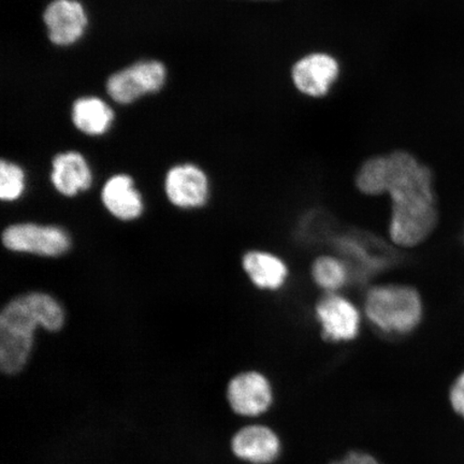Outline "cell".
Wrapping results in <instances>:
<instances>
[{
  "instance_id": "18",
  "label": "cell",
  "mask_w": 464,
  "mask_h": 464,
  "mask_svg": "<svg viewBox=\"0 0 464 464\" xmlns=\"http://www.w3.org/2000/svg\"><path fill=\"white\" fill-rule=\"evenodd\" d=\"M25 189V172L14 162H0V199L14 201Z\"/></svg>"
},
{
  "instance_id": "9",
  "label": "cell",
  "mask_w": 464,
  "mask_h": 464,
  "mask_svg": "<svg viewBox=\"0 0 464 464\" xmlns=\"http://www.w3.org/2000/svg\"><path fill=\"white\" fill-rule=\"evenodd\" d=\"M316 317L324 339L348 342L356 338L361 329V313L350 300L328 294L318 301Z\"/></svg>"
},
{
  "instance_id": "1",
  "label": "cell",
  "mask_w": 464,
  "mask_h": 464,
  "mask_svg": "<svg viewBox=\"0 0 464 464\" xmlns=\"http://www.w3.org/2000/svg\"><path fill=\"white\" fill-rule=\"evenodd\" d=\"M385 194L390 195V237L394 245L414 247L426 241L438 225L433 174L408 150L385 155Z\"/></svg>"
},
{
  "instance_id": "10",
  "label": "cell",
  "mask_w": 464,
  "mask_h": 464,
  "mask_svg": "<svg viewBox=\"0 0 464 464\" xmlns=\"http://www.w3.org/2000/svg\"><path fill=\"white\" fill-rule=\"evenodd\" d=\"M165 191L172 205L182 208H200L208 198V179L205 171L194 164L176 165L168 170Z\"/></svg>"
},
{
  "instance_id": "2",
  "label": "cell",
  "mask_w": 464,
  "mask_h": 464,
  "mask_svg": "<svg viewBox=\"0 0 464 464\" xmlns=\"http://www.w3.org/2000/svg\"><path fill=\"white\" fill-rule=\"evenodd\" d=\"M65 323V313L48 294L20 295L4 307L0 315V369L5 374L19 373L27 363L38 326L58 332Z\"/></svg>"
},
{
  "instance_id": "12",
  "label": "cell",
  "mask_w": 464,
  "mask_h": 464,
  "mask_svg": "<svg viewBox=\"0 0 464 464\" xmlns=\"http://www.w3.org/2000/svg\"><path fill=\"white\" fill-rule=\"evenodd\" d=\"M51 182L58 193L65 197L90 189L92 173L89 162L77 150L56 154L52 160Z\"/></svg>"
},
{
  "instance_id": "17",
  "label": "cell",
  "mask_w": 464,
  "mask_h": 464,
  "mask_svg": "<svg viewBox=\"0 0 464 464\" xmlns=\"http://www.w3.org/2000/svg\"><path fill=\"white\" fill-rule=\"evenodd\" d=\"M356 187L365 196L385 194V155H375L362 162L356 174Z\"/></svg>"
},
{
  "instance_id": "6",
  "label": "cell",
  "mask_w": 464,
  "mask_h": 464,
  "mask_svg": "<svg viewBox=\"0 0 464 464\" xmlns=\"http://www.w3.org/2000/svg\"><path fill=\"white\" fill-rule=\"evenodd\" d=\"M341 72L340 63L326 52H312L292 68V80L301 94L311 98H322L329 94Z\"/></svg>"
},
{
  "instance_id": "8",
  "label": "cell",
  "mask_w": 464,
  "mask_h": 464,
  "mask_svg": "<svg viewBox=\"0 0 464 464\" xmlns=\"http://www.w3.org/2000/svg\"><path fill=\"white\" fill-rule=\"evenodd\" d=\"M227 399L236 414L258 417L270 410L275 397L268 377L257 371H246L230 381Z\"/></svg>"
},
{
  "instance_id": "11",
  "label": "cell",
  "mask_w": 464,
  "mask_h": 464,
  "mask_svg": "<svg viewBox=\"0 0 464 464\" xmlns=\"http://www.w3.org/2000/svg\"><path fill=\"white\" fill-rule=\"evenodd\" d=\"M237 458L252 464H271L281 456L280 437L268 426L252 425L240 429L231 440Z\"/></svg>"
},
{
  "instance_id": "3",
  "label": "cell",
  "mask_w": 464,
  "mask_h": 464,
  "mask_svg": "<svg viewBox=\"0 0 464 464\" xmlns=\"http://www.w3.org/2000/svg\"><path fill=\"white\" fill-rule=\"evenodd\" d=\"M364 312L381 332L408 334L420 326L423 306L420 293L413 287L387 284L369 290Z\"/></svg>"
},
{
  "instance_id": "7",
  "label": "cell",
  "mask_w": 464,
  "mask_h": 464,
  "mask_svg": "<svg viewBox=\"0 0 464 464\" xmlns=\"http://www.w3.org/2000/svg\"><path fill=\"white\" fill-rule=\"evenodd\" d=\"M43 20L49 42L61 48L77 44L89 25V16L79 0H52Z\"/></svg>"
},
{
  "instance_id": "15",
  "label": "cell",
  "mask_w": 464,
  "mask_h": 464,
  "mask_svg": "<svg viewBox=\"0 0 464 464\" xmlns=\"http://www.w3.org/2000/svg\"><path fill=\"white\" fill-rule=\"evenodd\" d=\"M242 265L249 280L260 289H280L288 276L286 264L268 252H248L243 257Z\"/></svg>"
},
{
  "instance_id": "19",
  "label": "cell",
  "mask_w": 464,
  "mask_h": 464,
  "mask_svg": "<svg viewBox=\"0 0 464 464\" xmlns=\"http://www.w3.org/2000/svg\"><path fill=\"white\" fill-rule=\"evenodd\" d=\"M450 402L455 413L464 420V372L457 377L450 388Z\"/></svg>"
},
{
  "instance_id": "21",
  "label": "cell",
  "mask_w": 464,
  "mask_h": 464,
  "mask_svg": "<svg viewBox=\"0 0 464 464\" xmlns=\"http://www.w3.org/2000/svg\"><path fill=\"white\" fill-rule=\"evenodd\" d=\"M330 464H340V461L339 460L338 461H334V462L330 463Z\"/></svg>"
},
{
  "instance_id": "16",
  "label": "cell",
  "mask_w": 464,
  "mask_h": 464,
  "mask_svg": "<svg viewBox=\"0 0 464 464\" xmlns=\"http://www.w3.org/2000/svg\"><path fill=\"white\" fill-rule=\"evenodd\" d=\"M312 277L319 287L334 294L345 286L348 271L343 261L333 256H321L312 265Z\"/></svg>"
},
{
  "instance_id": "14",
  "label": "cell",
  "mask_w": 464,
  "mask_h": 464,
  "mask_svg": "<svg viewBox=\"0 0 464 464\" xmlns=\"http://www.w3.org/2000/svg\"><path fill=\"white\" fill-rule=\"evenodd\" d=\"M114 111L109 104L96 96H84L75 100L71 118L75 130L89 137H101L111 129Z\"/></svg>"
},
{
  "instance_id": "5",
  "label": "cell",
  "mask_w": 464,
  "mask_h": 464,
  "mask_svg": "<svg viewBox=\"0 0 464 464\" xmlns=\"http://www.w3.org/2000/svg\"><path fill=\"white\" fill-rule=\"evenodd\" d=\"M3 245L10 251L56 257L69 251L72 246L67 232L55 226L32 223L11 225L3 232Z\"/></svg>"
},
{
  "instance_id": "4",
  "label": "cell",
  "mask_w": 464,
  "mask_h": 464,
  "mask_svg": "<svg viewBox=\"0 0 464 464\" xmlns=\"http://www.w3.org/2000/svg\"><path fill=\"white\" fill-rule=\"evenodd\" d=\"M167 81L165 63L158 60H143L110 75L106 92L118 104H131L149 94L161 91Z\"/></svg>"
},
{
  "instance_id": "20",
  "label": "cell",
  "mask_w": 464,
  "mask_h": 464,
  "mask_svg": "<svg viewBox=\"0 0 464 464\" xmlns=\"http://www.w3.org/2000/svg\"><path fill=\"white\" fill-rule=\"evenodd\" d=\"M339 461L340 464H381L372 455L358 450L347 452L343 459Z\"/></svg>"
},
{
  "instance_id": "13",
  "label": "cell",
  "mask_w": 464,
  "mask_h": 464,
  "mask_svg": "<svg viewBox=\"0 0 464 464\" xmlns=\"http://www.w3.org/2000/svg\"><path fill=\"white\" fill-rule=\"evenodd\" d=\"M102 200L107 210L121 220L136 219L143 212L142 197L129 174H114L108 179L102 190Z\"/></svg>"
}]
</instances>
